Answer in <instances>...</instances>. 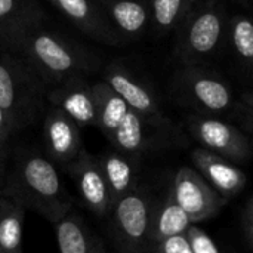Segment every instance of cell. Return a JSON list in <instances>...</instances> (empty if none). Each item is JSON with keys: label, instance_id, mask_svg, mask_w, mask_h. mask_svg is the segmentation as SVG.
<instances>
[{"label": "cell", "instance_id": "cell-1", "mask_svg": "<svg viewBox=\"0 0 253 253\" xmlns=\"http://www.w3.org/2000/svg\"><path fill=\"white\" fill-rule=\"evenodd\" d=\"M1 196L39 213L50 224L59 222L73 208L55 163L36 151H21L9 168Z\"/></svg>", "mask_w": 253, "mask_h": 253}, {"label": "cell", "instance_id": "cell-2", "mask_svg": "<svg viewBox=\"0 0 253 253\" xmlns=\"http://www.w3.org/2000/svg\"><path fill=\"white\" fill-rule=\"evenodd\" d=\"M4 44L21 52V58L47 86H58L73 76L89 71L93 65V58L83 49L68 43L59 34L39 28L13 37Z\"/></svg>", "mask_w": 253, "mask_h": 253}, {"label": "cell", "instance_id": "cell-3", "mask_svg": "<svg viewBox=\"0 0 253 253\" xmlns=\"http://www.w3.org/2000/svg\"><path fill=\"white\" fill-rule=\"evenodd\" d=\"M47 93V84L25 59L0 53V107L18 130L40 116Z\"/></svg>", "mask_w": 253, "mask_h": 253}, {"label": "cell", "instance_id": "cell-4", "mask_svg": "<svg viewBox=\"0 0 253 253\" xmlns=\"http://www.w3.org/2000/svg\"><path fill=\"white\" fill-rule=\"evenodd\" d=\"M224 9L211 1L190 12L182 21L178 37V55L185 65H199L211 59L225 36Z\"/></svg>", "mask_w": 253, "mask_h": 253}, {"label": "cell", "instance_id": "cell-5", "mask_svg": "<svg viewBox=\"0 0 253 253\" xmlns=\"http://www.w3.org/2000/svg\"><path fill=\"white\" fill-rule=\"evenodd\" d=\"M153 206L151 194L141 185L113 206V233L120 252L154 253L151 245Z\"/></svg>", "mask_w": 253, "mask_h": 253}, {"label": "cell", "instance_id": "cell-6", "mask_svg": "<svg viewBox=\"0 0 253 253\" xmlns=\"http://www.w3.org/2000/svg\"><path fill=\"white\" fill-rule=\"evenodd\" d=\"M176 87L188 104L203 113L221 114L233 107V92L225 80L197 65H187L178 73Z\"/></svg>", "mask_w": 253, "mask_h": 253}, {"label": "cell", "instance_id": "cell-7", "mask_svg": "<svg viewBox=\"0 0 253 253\" xmlns=\"http://www.w3.org/2000/svg\"><path fill=\"white\" fill-rule=\"evenodd\" d=\"M188 129L193 138L206 150L233 162L245 163L252 153V142L236 126L209 116H191Z\"/></svg>", "mask_w": 253, "mask_h": 253}, {"label": "cell", "instance_id": "cell-8", "mask_svg": "<svg viewBox=\"0 0 253 253\" xmlns=\"http://www.w3.org/2000/svg\"><path fill=\"white\" fill-rule=\"evenodd\" d=\"M172 191L178 205L188 215L191 224L213 218L228 202L190 166L178 169L173 178Z\"/></svg>", "mask_w": 253, "mask_h": 253}, {"label": "cell", "instance_id": "cell-9", "mask_svg": "<svg viewBox=\"0 0 253 253\" xmlns=\"http://www.w3.org/2000/svg\"><path fill=\"white\" fill-rule=\"evenodd\" d=\"M65 169L73 178L84 206L98 218H107L113 211V203L98 157L83 150Z\"/></svg>", "mask_w": 253, "mask_h": 253}, {"label": "cell", "instance_id": "cell-10", "mask_svg": "<svg viewBox=\"0 0 253 253\" xmlns=\"http://www.w3.org/2000/svg\"><path fill=\"white\" fill-rule=\"evenodd\" d=\"M104 76L105 82L125 99L129 108L144 117L150 125L157 127L169 125V120L154 93L126 68L111 64L105 68Z\"/></svg>", "mask_w": 253, "mask_h": 253}, {"label": "cell", "instance_id": "cell-11", "mask_svg": "<svg viewBox=\"0 0 253 253\" xmlns=\"http://www.w3.org/2000/svg\"><path fill=\"white\" fill-rule=\"evenodd\" d=\"M43 142L49 159L67 168L84 150L80 127L59 108L49 105L43 119Z\"/></svg>", "mask_w": 253, "mask_h": 253}, {"label": "cell", "instance_id": "cell-12", "mask_svg": "<svg viewBox=\"0 0 253 253\" xmlns=\"http://www.w3.org/2000/svg\"><path fill=\"white\" fill-rule=\"evenodd\" d=\"M47 102L65 113L82 129L96 126V101L93 86L82 74L73 76L47 93Z\"/></svg>", "mask_w": 253, "mask_h": 253}, {"label": "cell", "instance_id": "cell-13", "mask_svg": "<svg viewBox=\"0 0 253 253\" xmlns=\"http://www.w3.org/2000/svg\"><path fill=\"white\" fill-rule=\"evenodd\" d=\"M191 160L196 170L225 200L236 197L245 190L248 178L245 172L239 169L233 162L203 147L196 148L191 153Z\"/></svg>", "mask_w": 253, "mask_h": 253}, {"label": "cell", "instance_id": "cell-14", "mask_svg": "<svg viewBox=\"0 0 253 253\" xmlns=\"http://www.w3.org/2000/svg\"><path fill=\"white\" fill-rule=\"evenodd\" d=\"M191 221L184 209L178 205L173 191H168L160 202H154L153 215H151V245L153 249L162 242L185 236L191 227Z\"/></svg>", "mask_w": 253, "mask_h": 253}, {"label": "cell", "instance_id": "cell-15", "mask_svg": "<svg viewBox=\"0 0 253 253\" xmlns=\"http://www.w3.org/2000/svg\"><path fill=\"white\" fill-rule=\"evenodd\" d=\"M44 12L36 0H0V39L7 42L39 28Z\"/></svg>", "mask_w": 253, "mask_h": 253}, {"label": "cell", "instance_id": "cell-16", "mask_svg": "<svg viewBox=\"0 0 253 253\" xmlns=\"http://www.w3.org/2000/svg\"><path fill=\"white\" fill-rule=\"evenodd\" d=\"M98 162L105 176L111 203L114 206L120 199L127 196L130 191H133L138 187L136 184L138 170H136L135 159L117 150H113L99 156Z\"/></svg>", "mask_w": 253, "mask_h": 253}, {"label": "cell", "instance_id": "cell-17", "mask_svg": "<svg viewBox=\"0 0 253 253\" xmlns=\"http://www.w3.org/2000/svg\"><path fill=\"white\" fill-rule=\"evenodd\" d=\"M61 13H64L79 30L86 34L104 40L114 42L113 30L108 27L99 10L90 3V0H49Z\"/></svg>", "mask_w": 253, "mask_h": 253}, {"label": "cell", "instance_id": "cell-18", "mask_svg": "<svg viewBox=\"0 0 253 253\" xmlns=\"http://www.w3.org/2000/svg\"><path fill=\"white\" fill-rule=\"evenodd\" d=\"M53 227L59 253H101L104 251L82 218L73 212L53 224Z\"/></svg>", "mask_w": 253, "mask_h": 253}, {"label": "cell", "instance_id": "cell-19", "mask_svg": "<svg viewBox=\"0 0 253 253\" xmlns=\"http://www.w3.org/2000/svg\"><path fill=\"white\" fill-rule=\"evenodd\" d=\"M92 86L96 101V126L101 129L104 136L110 139L130 108L105 80Z\"/></svg>", "mask_w": 253, "mask_h": 253}, {"label": "cell", "instance_id": "cell-20", "mask_svg": "<svg viewBox=\"0 0 253 253\" xmlns=\"http://www.w3.org/2000/svg\"><path fill=\"white\" fill-rule=\"evenodd\" d=\"M148 126L150 123L144 117H141L133 110H129L108 141L114 147V150L135 159L148 147Z\"/></svg>", "mask_w": 253, "mask_h": 253}, {"label": "cell", "instance_id": "cell-21", "mask_svg": "<svg viewBox=\"0 0 253 253\" xmlns=\"http://www.w3.org/2000/svg\"><path fill=\"white\" fill-rule=\"evenodd\" d=\"M25 209L0 194V252L22 253Z\"/></svg>", "mask_w": 253, "mask_h": 253}, {"label": "cell", "instance_id": "cell-22", "mask_svg": "<svg viewBox=\"0 0 253 253\" xmlns=\"http://www.w3.org/2000/svg\"><path fill=\"white\" fill-rule=\"evenodd\" d=\"M108 12L116 25L129 34H138L148 22V9L138 0H113Z\"/></svg>", "mask_w": 253, "mask_h": 253}, {"label": "cell", "instance_id": "cell-23", "mask_svg": "<svg viewBox=\"0 0 253 253\" xmlns=\"http://www.w3.org/2000/svg\"><path fill=\"white\" fill-rule=\"evenodd\" d=\"M231 47L237 58L253 71V21L245 15H234L228 22Z\"/></svg>", "mask_w": 253, "mask_h": 253}, {"label": "cell", "instance_id": "cell-24", "mask_svg": "<svg viewBox=\"0 0 253 253\" xmlns=\"http://www.w3.org/2000/svg\"><path fill=\"white\" fill-rule=\"evenodd\" d=\"M194 1L196 0H151V12L156 25L163 31H169L182 24L191 12Z\"/></svg>", "mask_w": 253, "mask_h": 253}, {"label": "cell", "instance_id": "cell-25", "mask_svg": "<svg viewBox=\"0 0 253 253\" xmlns=\"http://www.w3.org/2000/svg\"><path fill=\"white\" fill-rule=\"evenodd\" d=\"M185 237L193 253H221L216 243L211 239V236L202 228L196 227L194 224L188 228Z\"/></svg>", "mask_w": 253, "mask_h": 253}, {"label": "cell", "instance_id": "cell-26", "mask_svg": "<svg viewBox=\"0 0 253 253\" xmlns=\"http://www.w3.org/2000/svg\"><path fill=\"white\" fill-rule=\"evenodd\" d=\"M154 253H193L185 236L170 237L154 248Z\"/></svg>", "mask_w": 253, "mask_h": 253}, {"label": "cell", "instance_id": "cell-27", "mask_svg": "<svg viewBox=\"0 0 253 253\" xmlns=\"http://www.w3.org/2000/svg\"><path fill=\"white\" fill-rule=\"evenodd\" d=\"M16 132V126L6 114V111L0 107V147H9V141Z\"/></svg>", "mask_w": 253, "mask_h": 253}, {"label": "cell", "instance_id": "cell-28", "mask_svg": "<svg viewBox=\"0 0 253 253\" xmlns=\"http://www.w3.org/2000/svg\"><path fill=\"white\" fill-rule=\"evenodd\" d=\"M9 157H10L9 147H0V194H1L3 185L6 182L7 172H9V163H10Z\"/></svg>", "mask_w": 253, "mask_h": 253}, {"label": "cell", "instance_id": "cell-29", "mask_svg": "<svg viewBox=\"0 0 253 253\" xmlns=\"http://www.w3.org/2000/svg\"><path fill=\"white\" fill-rule=\"evenodd\" d=\"M243 222H245L246 234L253 245V197L249 199V202L246 203V208L243 212Z\"/></svg>", "mask_w": 253, "mask_h": 253}, {"label": "cell", "instance_id": "cell-30", "mask_svg": "<svg viewBox=\"0 0 253 253\" xmlns=\"http://www.w3.org/2000/svg\"><path fill=\"white\" fill-rule=\"evenodd\" d=\"M242 122H243V126H245V129H246L248 132H251V133L253 135V111L252 110H248V108H245Z\"/></svg>", "mask_w": 253, "mask_h": 253}, {"label": "cell", "instance_id": "cell-31", "mask_svg": "<svg viewBox=\"0 0 253 253\" xmlns=\"http://www.w3.org/2000/svg\"><path fill=\"white\" fill-rule=\"evenodd\" d=\"M242 101H243V107H245V108L252 110L253 111V90L252 92H246V93H243Z\"/></svg>", "mask_w": 253, "mask_h": 253}, {"label": "cell", "instance_id": "cell-32", "mask_svg": "<svg viewBox=\"0 0 253 253\" xmlns=\"http://www.w3.org/2000/svg\"><path fill=\"white\" fill-rule=\"evenodd\" d=\"M251 142H252V151H253V136H252V141H251Z\"/></svg>", "mask_w": 253, "mask_h": 253}, {"label": "cell", "instance_id": "cell-33", "mask_svg": "<svg viewBox=\"0 0 253 253\" xmlns=\"http://www.w3.org/2000/svg\"><path fill=\"white\" fill-rule=\"evenodd\" d=\"M101 253H107V252H105V251H102V252H101Z\"/></svg>", "mask_w": 253, "mask_h": 253}, {"label": "cell", "instance_id": "cell-34", "mask_svg": "<svg viewBox=\"0 0 253 253\" xmlns=\"http://www.w3.org/2000/svg\"><path fill=\"white\" fill-rule=\"evenodd\" d=\"M0 253H3V252H0Z\"/></svg>", "mask_w": 253, "mask_h": 253}]
</instances>
